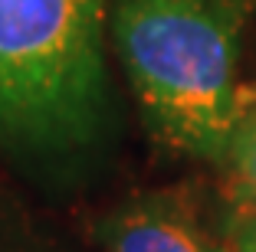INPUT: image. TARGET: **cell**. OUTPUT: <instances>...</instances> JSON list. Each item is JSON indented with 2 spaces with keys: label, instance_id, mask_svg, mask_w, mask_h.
Listing matches in <instances>:
<instances>
[{
  "label": "cell",
  "instance_id": "cell-6",
  "mask_svg": "<svg viewBox=\"0 0 256 252\" xmlns=\"http://www.w3.org/2000/svg\"><path fill=\"white\" fill-rule=\"evenodd\" d=\"M0 252H14L10 249V226L4 220V213H0Z\"/></svg>",
  "mask_w": 256,
  "mask_h": 252
},
{
  "label": "cell",
  "instance_id": "cell-1",
  "mask_svg": "<svg viewBox=\"0 0 256 252\" xmlns=\"http://www.w3.org/2000/svg\"><path fill=\"white\" fill-rule=\"evenodd\" d=\"M256 0H115L112 33L151 134L224 164L240 95L234 72Z\"/></svg>",
  "mask_w": 256,
  "mask_h": 252
},
{
  "label": "cell",
  "instance_id": "cell-5",
  "mask_svg": "<svg viewBox=\"0 0 256 252\" xmlns=\"http://www.w3.org/2000/svg\"><path fill=\"white\" fill-rule=\"evenodd\" d=\"M230 252H256V210H236L230 226Z\"/></svg>",
  "mask_w": 256,
  "mask_h": 252
},
{
  "label": "cell",
  "instance_id": "cell-2",
  "mask_svg": "<svg viewBox=\"0 0 256 252\" xmlns=\"http://www.w3.org/2000/svg\"><path fill=\"white\" fill-rule=\"evenodd\" d=\"M108 0H0V141L69 148L106 108Z\"/></svg>",
  "mask_w": 256,
  "mask_h": 252
},
{
  "label": "cell",
  "instance_id": "cell-3",
  "mask_svg": "<svg viewBox=\"0 0 256 252\" xmlns=\"http://www.w3.org/2000/svg\"><path fill=\"white\" fill-rule=\"evenodd\" d=\"M108 252H230V233L220 239L190 197L151 193L122 207L106 223Z\"/></svg>",
  "mask_w": 256,
  "mask_h": 252
},
{
  "label": "cell",
  "instance_id": "cell-4",
  "mask_svg": "<svg viewBox=\"0 0 256 252\" xmlns=\"http://www.w3.org/2000/svg\"><path fill=\"white\" fill-rule=\"evenodd\" d=\"M230 197L236 210H256V89H243L240 95V118H236L230 151Z\"/></svg>",
  "mask_w": 256,
  "mask_h": 252
}]
</instances>
